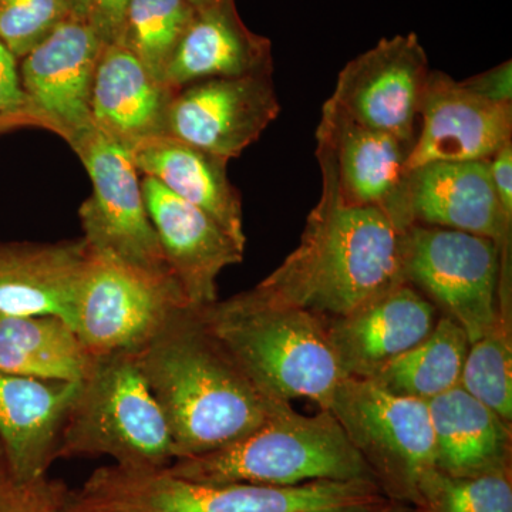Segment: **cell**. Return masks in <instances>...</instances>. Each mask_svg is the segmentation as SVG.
Returning <instances> with one entry per match:
<instances>
[{"instance_id": "ac0fdd59", "label": "cell", "mask_w": 512, "mask_h": 512, "mask_svg": "<svg viewBox=\"0 0 512 512\" xmlns=\"http://www.w3.org/2000/svg\"><path fill=\"white\" fill-rule=\"evenodd\" d=\"M90 258L83 238L0 242V312L52 316L73 329Z\"/></svg>"}, {"instance_id": "603a6c76", "label": "cell", "mask_w": 512, "mask_h": 512, "mask_svg": "<svg viewBox=\"0 0 512 512\" xmlns=\"http://www.w3.org/2000/svg\"><path fill=\"white\" fill-rule=\"evenodd\" d=\"M427 403L437 470L456 477L511 471V423L460 386Z\"/></svg>"}, {"instance_id": "7a4b0ae2", "label": "cell", "mask_w": 512, "mask_h": 512, "mask_svg": "<svg viewBox=\"0 0 512 512\" xmlns=\"http://www.w3.org/2000/svg\"><path fill=\"white\" fill-rule=\"evenodd\" d=\"M402 282V234L377 208L343 204L322 173V192L298 247L252 291L336 319Z\"/></svg>"}, {"instance_id": "d6a6232c", "label": "cell", "mask_w": 512, "mask_h": 512, "mask_svg": "<svg viewBox=\"0 0 512 512\" xmlns=\"http://www.w3.org/2000/svg\"><path fill=\"white\" fill-rule=\"evenodd\" d=\"M461 83L484 99L494 101V103L512 104L511 60L498 64L487 72L463 80Z\"/></svg>"}, {"instance_id": "d590c367", "label": "cell", "mask_w": 512, "mask_h": 512, "mask_svg": "<svg viewBox=\"0 0 512 512\" xmlns=\"http://www.w3.org/2000/svg\"><path fill=\"white\" fill-rule=\"evenodd\" d=\"M370 512H421V510H419V508L412 507V505L394 503V501H390L389 504L384 505V507L379 508V510Z\"/></svg>"}, {"instance_id": "6da1fadb", "label": "cell", "mask_w": 512, "mask_h": 512, "mask_svg": "<svg viewBox=\"0 0 512 512\" xmlns=\"http://www.w3.org/2000/svg\"><path fill=\"white\" fill-rule=\"evenodd\" d=\"M134 356L167 420L174 460L228 446L291 406L255 389L194 306Z\"/></svg>"}, {"instance_id": "8d00e7d4", "label": "cell", "mask_w": 512, "mask_h": 512, "mask_svg": "<svg viewBox=\"0 0 512 512\" xmlns=\"http://www.w3.org/2000/svg\"><path fill=\"white\" fill-rule=\"evenodd\" d=\"M188 2L195 9V12L201 13L221 5L224 0H188Z\"/></svg>"}, {"instance_id": "44dd1931", "label": "cell", "mask_w": 512, "mask_h": 512, "mask_svg": "<svg viewBox=\"0 0 512 512\" xmlns=\"http://www.w3.org/2000/svg\"><path fill=\"white\" fill-rule=\"evenodd\" d=\"M173 96L126 46H104L92 89L93 124L101 133L127 148L161 136Z\"/></svg>"}, {"instance_id": "52a82bcc", "label": "cell", "mask_w": 512, "mask_h": 512, "mask_svg": "<svg viewBox=\"0 0 512 512\" xmlns=\"http://www.w3.org/2000/svg\"><path fill=\"white\" fill-rule=\"evenodd\" d=\"M328 410L383 494L420 510L421 485L436 470L429 403L387 392L369 379L345 377Z\"/></svg>"}, {"instance_id": "d6986e66", "label": "cell", "mask_w": 512, "mask_h": 512, "mask_svg": "<svg viewBox=\"0 0 512 512\" xmlns=\"http://www.w3.org/2000/svg\"><path fill=\"white\" fill-rule=\"evenodd\" d=\"M79 383L0 370V446L19 480L49 476Z\"/></svg>"}, {"instance_id": "3957f363", "label": "cell", "mask_w": 512, "mask_h": 512, "mask_svg": "<svg viewBox=\"0 0 512 512\" xmlns=\"http://www.w3.org/2000/svg\"><path fill=\"white\" fill-rule=\"evenodd\" d=\"M202 323L256 390L278 403L306 399L328 410L345 373L330 348L325 320L252 289L198 308Z\"/></svg>"}, {"instance_id": "1f68e13d", "label": "cell", "mask_w": 512, "mask_h": 512, "mask_svg": "<svg viewBox=\"0 0 512 512\" xmlns=\"http://www.w3.org/2000/svg\"><path fill=\"white\" fill-rule=\"evenodd\" d=\"M130 0H92L89 19L104 46L120 43Z\"/></svg>"}, {"instance_id": "4dcf8cb0", "label": "cell", "mask_w": 512, "mask_h": 512, "mask_svg": "<svg viewBox=\"0 0 512 512\" xmlns=\"http://www.w3.org/2000/svg\"><path fill=\"white\" fill-rule=\"evenodd\" d=\"M37 126L16 66V57L0 42V131Z\"/></svg>"}, {"instance_id": "836d02e7", "label": "cell", "mask_w": 512, "mask_h": 512, "mask_svg": "<svg viewBox=\"0 0 512 512\" xmlns=\"http://www.w3.org/2000/svg\"><path fill=\"white\" fill-rule=\"evenodd\" d=\"M490 174L498 201L505 214L512 218V141L490 158Z\"/></svg>"}, {"instance_id": "8992f818", "label": "cell", "mask_w": 512, "mask_h": 512, "mask_svg": "<svg viewBox=\"0 0 512 512\" xmlns=\"http://www.w3.org/2000/svg\"><path fill=\"white\" fill-rule=\"evenodd\" d=\"M402 272L471 343L511 316V252L491 239L413 224L402 234Z\"/></svg>"}, {"instance_id": "9a60e30c", "label": "cell", "mask_w": 512, "mask_h": 512, "mask_svg": "<svg viewBox=\"0 0 512 512\" xmlns=\"http://www.w3.org/2000/svg\"><path fill=\"white\" fill-rule=\"evenodd\" d=\"M144 202L165 259L194 308L218 301L217 279L244 261L238 245L207 212L168 191L156 178H141Z\"/></svg>"}, {"instance_id": "f546056e", "label": "cell", "mask_w": 512, "mask_h": 512, "mask_svg": "<svg viewBox=\"0 0 512 512\" xmlns=\"http://www.w3.org/2000/svg\"><path fill=\"white\" fill-rule=\"evenodd\" d=\"M69 491L62 480L49 476L19 480L0 446V512H62Z\"/></svg>"}, {"instance_id": "74e56055", "label": "cell", "mask_w": 512, "mask_h": 512, "mask_svg": "<svg viewBox=\"0 0 512 512\" xmlns=\"http://www.w3.org/2000/svg\"><path fill=\"white\" fill-rule=\"evenodd\" d=\"M421 512H424V511H421Z\"/></svg>"}, {"instance_id": "7402d4cb", "label": "cell", "mask_w": 512, "mask_h": 512, "mask_svg": "<svg viewBox=\"0 0 512 512\" xmlns=\"http://www.w3.org/2000/svg\"><path fill=\"white\" fill-rule=\"evenodd\" d=\"M266 70H272L271 43L249 32L232 8V0H224L195 15L168 63L164 84L175 93L201 80Z\"/></svg>"}, {"instance_id": "4316f807", "label": "cell", "mask_w": 512, "mask_h": 512, "mask_svg": "<svg viewBox=\"0 0 512 512\" xmlns=\"http://www.w3.org/2000/svg\"><path fill=\"white\" fill-rule=\"evenodd\" d=\"M458 386L512 423L511 316L471 343Z\"/></svg>"}, {"instance_id": "cb8c5ba5", "label": "cell", "mask_w": 512, "mask_h": 512, "mask_svg": "<svg viewBox=\"0 0 512 512\" xmlns=\"http://www.w3.org/2000/svg\"><path fill=\"white\" fill-rule=\"evenodd\" d=\"M90 366L92 359L63 320L0 312L2 372L80 382Z\"/></svg>"}, {"instance_id": "7c38bea8", "label": "cell", "mask_w": 512, "mask_h": 512, "mask_svg": "<svg viewBox=\"0 0 512 512\" xmlns=\"http://www.w3.org/2000/svg\"><path fill=\"white\" fill-rule=\"evenodd\" d=\"M279 113L272 70L215 77L174 93L164 134L229 161L254 144Z\"/></svg>"}, {"instance_id": "5b68a950", "label": "cell", "mask_w": 512, "mask_h": 512, "mask_svg": "<svg viewBox=\"0 0 512 512\" xmlns=\"http://www.w3.org/2000/svg\"><path fill=\"white\" fill-rule=\"evenodd\" d=\"M100 456L128 468L174 461L167 420L134 355L92 360L64 420L57 460Z\"/></svg>"}, {"instance_id": "484cf974", "label": "cell", "mask_w": 512, "mask_h": 512, "mask_svg": "<svg viewBox=\"0 0 512 512\" xmlns=\"http://www.w3.org/2000/svg\"><path fill=\"white\" fill-rule=\"evenodd\" d=\"M195 15L188 0H130L120 45L164 84L168 63Z\"/></svg>"}, {"instance_id": "4fadbf2b", "label": "cell", "mask_w": 512, "mask_h": 512, "mask_svg": "<svg viewBox=\"0 0 512 512\" xmlns=\"http://www.w3.org/2000/svg\"><path fill=\"white\" fill-rule=\"evenodd\" d=\"M103 49L93 26L72 16L23 57L20 80L30 111L70 147L94 128L92 89Z\"/></svg>"}, {"instance_id": "e575fe53", "label": "cell", "mask_w": 512, "mask_h": 512, "mask_svg": "<svg viewBox=\"0 0 512 512\" xmlns=\"http://www.w3.org/2000/svg\"><path fill=\"white\" fill-rule=\"evenodd\" d=\"M70 10H72L74 18L83 20L89 19L90 5L92 0H66Z\"/></svg>"}, {"instance_id": "2e32d148", "label": "cell", "mask_w": 512, "mask_h": 512, "mask_svg": "<svg viewBox=\"0 0 512 512\" xmlns=\"http://www.w3.org/2000/svg\"><path fill=\"white\" fill-rule=\"evenodd\" d=\"M439 316V309L426 296L402 282L349 315L323 320L345 376L370 379L426 339Z\"/></svg>"}, {"instance_id": "5bb4252c", "label": "cell", "mask_w": 512, "mask_h": 512, "mask_svg": "<svg viewBox=\"0 0 512 512\" xmlns=\"http://www.w3.org/2000/svg\"><path fill=\"white\" fill-rule=\"evenodd\" d=\"M407 170L441 161L490 160L512 141V104L494 103L430 72Z\"/></svg>"}, {"instance_id": "f1b7e54d", "label": "cell", "mask_w": 512, "mask_h": 512, "mask_svg": "<svg viewBox=\"0 0 512 512\" xmlns=\"http://www.w3.org/2000/svg\"><path fill=\"white\" fill-rule=\"evenodd\" d=\"M72 16L66 0H0V42L23 59Z\"/></svg>"}, {"instance_id": "ba28073f", "label": "cell", "mask_w": 512, "mask_h": 512, "mask_svg": "<svg viewBox=\"0 0 512 512\" xmlns=\"http://www.w3.org/2000/svg\"><path fill=\"white\" fill-rule=\"evenodd\" d=\"M72 148L93 185L92 195L79 211L83 239L90 251L178 285L148 215L130 148L96 127Z\"/></svg>"}, {"instance_id": "9c48e42d", "label": "cell", "mask_w": 512, "mask_h": 512, "mask_svg": "<svg viewBox=\"0 0 512 512\" xmlns=\"http://www.w3.org/2000/svg\"><path fill=\"white\" fill-rule=\"evenodd\" d=\"M190 306L174 282L92 252L73 330L92 360L136 355Z\"/></svg>"}, {"instance_id": "8fae6325", "label": "cell", "mask_w": 512, "mask_h": 512, "mask_svg": "<svg viewBox=\"0 0 512 512\" xmlns=\"http://www.w3.org/2000/svg\"><path fill=\"white\" fill-rule=\"evenodd\" d=\"M430 72L419 36L396 35L350 60L328 100L350 120L413 147Z\"/></svg>"}, {"instance_id": "277c9868", "label": "cell", "mask_w": 512, "mask_h": 512, "mask_svg": "<svg viewBox=\"0 0 512 512\" xmlns=\"http://www.w3.org/2000/svg\"><path fill=\"white\" fill-rule=\"evenodd\" d=\"M165 468L174 476L205 484L292 487L323 480L376 483L330 410L319 409L313 416H305L292 406L228 446L178 458Z\"/></svg>"}, {"instance_id": "d4e9b609", "label": "cell", "mask_w": 512, "mask_h": 512, "mask_svg": "<svg viewBox=\"0 0 512 512\" xmlns=\"http://www.w3.org/2000/svg\"><path fill=\"white\" fill-rule=\"evenodd\" d=\"M470 340L464 329L440 315L426 339L370 377L387 392L430 402L460 383Z\"/></svg>"}, {"instance_id": "83f0119b", "label": "cell", "mask_w": 512, "mask_h": 512, "mask_svg": "<svg viewBox=\"0 0 512 512\" xmlns=\"http://www.w3.org/2000/svg\"><path fill=\"white\" fill-rule=\"evenodd\" d=\"M420 497L424 512H512V471L456 477L436 468Z\"/></svg>"}, {"instance_id": "ffe728a7", "label": "cell", "mask_w": 512, "mask_h": 512, "mask_svg": "<svg viewBox=\"0 0 512 512\" xmlns=\"http://www.w3.org/2000/svg\"><path fill=\"white\" fill-rule=\"evenodd\" d=\"M138 173L207 212L229 237L247 247L241 194L229 181L228 160L170 136L146 138L130 148Z\"/></svg>"}, {"instance_id": "30bf717a", "label": "cell", "mask_w": 512, "mask_h": 512, "mask_svg": "<svg viewBox=\"0 0 512 512\" xmlns=\"http://www.w3.org/2000/svg\"><path fill=\"white\" fill-rule=\"evenodd\" d=\"M316 143L320 173L332 178L343 204L377 208L400 234L412 227L410 144L350 120L329 100L323 103Z\"/></svg>"}, {"instance_id": "e0dca14e", "label": "cell", "mask_w": 512, "mask_h": 512, "mask_svg": "<svg viewBox=\"0 0 512 512\" xmlns=\"http://www.w3.org/2000/svg\"><path fill=\"white\" fill-rule=\"evenodd\" d=\"M407 194L414 224L478 235L511 252L512 218L495 194L490 160L441 161L413 168Z\"/></svg>"}]
</instances>
